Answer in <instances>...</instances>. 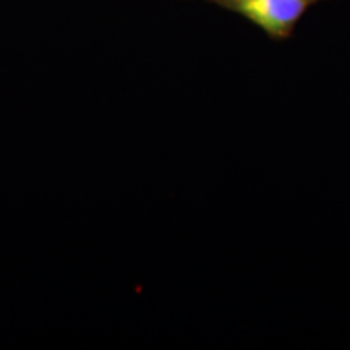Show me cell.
Listing matches in <instances>:
<instances>
[{"mask_svg":"<svg viewBox=\"0 0 350 350\" xmlns=\"http://www.w3.org/2000/svg\"><path fill=\"white\" fill-rule=\"evenodd\" d=\"M226 10L235 12L262 29L271 39L291 38L308 8L323 0H209Z\"/></svg>","mask_w":350,"mask_h":350,"instance_id":"1","label":"cell"}]
</instances>
